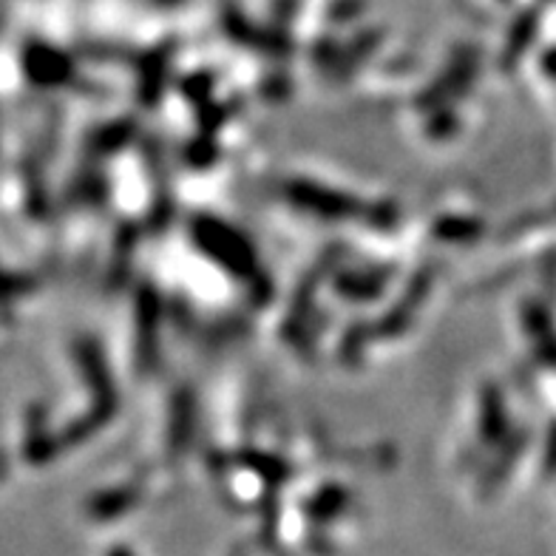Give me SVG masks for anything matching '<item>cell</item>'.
<instances>
[{
    "instance_id": "obj_2",
    "label": "cell",
    "mask_w": 556,
    "mask_h": 556,
    "mask_svg": "<svg viewBox=\"0 0 556 556\" xmlns=\"http://www.w3.org/2000/svg\"><path fill=\"white\" fill-rule=\"evenodd\" d=\"M293 197L304 207L324 213V216H350V213H355V205H352L350 199H344L341 193L321 191V188H295Z\"/></svg>"
},
{
    "instance_id": "obj_3",
    "label": "cell",
    "mask_w": 556,
    "mask_h": 556,
    "mask_svg": "<svg viewBox=\"0 0 556 556\" xmlns=\"http://www.w3.org/2000/svg\"><path fill=\"white\" fill-rule=\"evenodd\" d=\"M111 556H131V554H128V551H123V548H117V551H111Z\"/></svg>"
},
{
    "instance_id": "obj_1",
    "label": "cell",
    "mask_w": 556,
    "mask_h": 556,
    "mask_svg": "<svg viewBox=\"0 0 556 556\" xmlns=\"http://www.w3.org/2000/svg\"><path fill=\"white\" fill-rule=\"evenodd\" d=\"M202 242L213 250V256H219L222 262H227V267H233L239 273L250 270V250H244V244L227 227L205 225Z\"/></svg>"
}]
</instances>
